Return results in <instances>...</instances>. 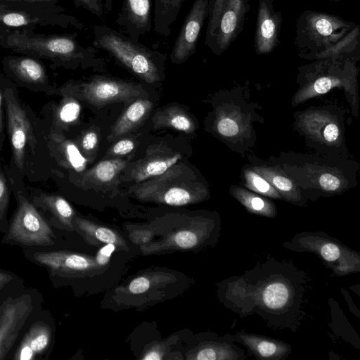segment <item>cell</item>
Returning <instances> with one entry per match:
<instances>
[{"mask_svg": "<svg viewBox=\"0 0 360 360\" xmlns=\"http://www.w3.org/2000/svg\"><path fill=\"white\" fill-rule=\"evenodd\" d=\"M150 286V279L146 276H139L134 278L128 285V290L133 294L146 292Z\"/></svg>", "mask_w": 360, "mask_h": 360, "instance_id": "cell-37", "label": "cell"}, {"mask_svg": "<svg viewBox=\"0 0 360 360\" xmlns=\"http://www.w3.org/2000/svg\"><path fill=\"white\" fill-rule=\"evenodd\" d=\"M274 0H258L254 46L257 55L272 53L279 44L282 13L274 8Z\"/></svg>", "mask_w": 360, "mask_h": 360, "instance_id": "cell-20", "label": "cell"}, {"mask_svg": "<svg viewBox=\"0 0 360 360\" xmlns=\"http://www.w3.org/2000/svg\"><path fill=\"white\" fill-rule=\"evenodd\" d=\"M356 25L337 15L311 10L302 12L295 24L297 56L313 60L316 55L342 39Z\"/></svg>", "mask_w": 360, "mask_h": 360, "instance_id": "cell-9", "label": "cell"}, {"mask_svg": "<svg viewBox=\"0 0 360 360\" xmlns=\"http://www.w3.org/2000/svg\"><path fill=\"white\" fill-rule=\"evenodd\" d=\"M30 16L20 13L7 10L0 5V22L11 27H20L34 22Z\"/></svg>", "mask_w": 360, "mask_h": 360, "instance_id": "cell-36", "label": "cell"}, {"mask_svg": "<svg viewBox=\"0 0 360 360\" xmlns=\"http://www.w3.org/2000/svg\"><path fill=\"white\" fill-rule=\"evenodd\" d=\"M4 100L5 129L11 159L4 166L13 195L25 190V179L37 182L51 178L48 146L49 125L20 97L17 86L0 77Z\"/></svg>", "mask_w": 360, "mask_h": 360, "instance_id": "cell-2", "label": "cell"}, {"mask_svg": "<svg viewBox=\"0 0 360 360\" xmlns=\"http://www.w3.org/2000/svg\"><path fill=\"white\" fill-rule=\"evenodd\" d=\"M153 122L157 127H169L188 134L193 133L196 128L193 119L177 106H169L158 111Z\"/></svg>", "mask_w": 360, "mask_h": 360, "instance_id": "cell-31", "label": "cell"}, {"mask_svg": "<svg viewBox=\"0 0 360 360\" xmlns=\"http://www.w3.org/2000/svg\"><path fill=\"white\" fill-rule=\"evenodd\" d=\"M360 58L329 57L311 60L297 68L296 82L298 89L292 98L295 107L314 97L328 93L333 89L344 91L353 115L358 114L359 96L357 66Z\"/></svg>", "mask_w": 360, "mask_h": 360, "instance_id": "cell-5", "label": "cell"}, {"mask_svg": "<svg viewBox=\"0 0 360 360\" xmlns=\"http://www.w3.org/2000/svg\"><path fill=\"white\" fill-rule=\"evenodd\" d=\"M307 200L342 195L357 184L360 165L346 158L292 151L271 156Z\"/></svg>", "mask_w": 360, "mask_h": 360, "instance_id": "cell-3", "label": "cell"}, {"mask_svg": "<svg viewBox=\"0 0 360 360\" xmlns=\"http://www.w3.org/2000/svg\"><path fill=\"white\" fill-rule=\"evenodd\" d=\"M17 206L4 233L2 244L23 248H42L56 244L51 225L30 200L27 188L13 195Z\"/></svg>", "mask_w": 360, "mask_h": 360, "instance_id": "cell-11", "label": "cell"}, {"mask_svg": "<svg viewBox=\"0 0 360 360\" xmlns=\"http://www.w3.org/2000/svg\"><path fill=\"white\" fill-rule=\"evenodd\" d=\"M282 245L296 252L314 253L336 276L360 271V253L322 231H304Z\"/></svg>", "mask_w": 360, "mask_h": 360, "instance_id": "cell-10", "label": "cell"}, {"mask_svg": "<svg viewBox=\"0 0 360 360\" xmlns=\"http://www.w3.org/2000/svg\"><path fill=\"white\" fill-rule=\"evenodd\" d=\"M115 22L127 36L139 41L152 28L151 0H124Z\"/></svg>", "mask_w": 360, "mask_h": 360, "instance_id": "cell-24", "label": "cell"}, {"mask_svg": "<svg viewBox=\"0 0 360 360\" xmlns=\"http://www.w3.org/2000/svg\"><path fill=\"white\" fill-rule=\"evenodd\" d=\"M8 1H27V2H39V1H46L50 0H8Z\"/></svg>", "mask_w": 360, "mask_h": 360, "instance_id": "cell-45", "label": "cell"}, {"mask_svg": "<svg viewBox=\"0 0 360 360\" xmlns=\"http://www.w3.org/2000/svg\"><path fill=\"white\" fill-rule=\"evenodd\" d=\"M103 6L105 11L109 13L112 8V0H103Z\"/></svg>", "mask_w": 360, "mask_h": 360, "instance_id": "cell-44", "label": "cell"}, {"mask_svg": "<svg viewBox=\"0 0 360 360\" xmlns=\"http://www.w3.org/2000/svg\"><path fill=\"white\" fill-rule=\"evenodd\" d=\"M135 143L130 139H122L117 142L111 148L110 154L112 155H124L131 152Z\"/></svg>", "mask_w": 360, "mask_h": 360, "instance_id": "cell-40", "label": "cell"}, {"mask_svg": "<svg viewBox=\"0 0 360 360\" xmlns=\"http://www.w3.org/2000/svg\"><path fill=\"white\" fill-rule=\"evenodd\" d=\"M345 116L337 104L311 106L294 113L292 127L316 154L349 158Z\"/></svg>", "mask_w": 360, "mask_h": 360, "instance_id": "cell-7", "label": "cell"}, {"mask_svg": "<svg viewBox=\"0 0 360 360\" xmlns=\"http://www.w3.org/2000/svg\"><path fill=\"white\" fill-rule=\"evenodd\" d=\"M248 165L266 179L281 195L283 200L299 207H304L307 200L296 184L271 156L263 160L255 154L248 153Z\"/></svg>", "mask_w": 360, "mask_h": 360, "instance_id": "cell-19", "label": "cell"}, {"mask_svg": "<svg viewBox=\"0 0 360 360\" xmlns=\"http://www.w3.org/2000/svg\"><path fill=\"white\" fill-rule=\"evenodd\" d=\"M93 46L107 51L117 61L144 82L161 79L166 57L106 25L94 27Z\"/></svg>", "mask_w": 360, "mask_h": 360, "instance_id": "cell-8", "label": "cell"}, {"mask_svg": "<svg viewBox=\"0 0 360 360\" xmlns=\"http://www.w3.org/2000/svg\"><path fill=\"white\" fill-rule=\"evenodd\" d=\"M23 283L13 271L0 268V300L22 290Z\"/></svg>", "mask_w": 360, "mask_h": 360, "instance_id": "cell-35", "label": "cell"}, {"mask_svg": "<svg viewBox=\"0 0 360 360\" xmlns=\"http://www.w3.org/2000/svg\"><path fill=\"white\" fill-rule=\"evenodd\" d=\"M240 174V183L243 186L271 199L283 200L281 195L274 186L248 164L243 167Z\"/></svg>", "mask_w": 360, "mask_h": 360, "instance_id": "cell-33", "label": "cell"}, {"mask_svg": "<svg viewBox=\"0 0 360 360\" xmlns=\"http://www.w3.org/2000/svg\"><path fill=\"white\" fill-rule=\"evenodd\" d=\"M144 94L139 85L108 78H95L88 83H68L58 88L57 95H70L88 103L103 106L116 102H129Z\"/></svg>", "mask_w": 360, "mask_h": 360, "instance_id": "cell-15", "label": "cell"}, {"mask_svg": "<svg viewBox=\"0 0 360 360\" xmlns=\"http://www.w3.org/2000/svg\"><path fill=\"white\" fill-rule=\"evenodd\" d=\"M233 335L219 336L214 333H205L199 338L189 359L196 360H245L244 349L236 344Z\"/></svg>", "mask_w": 360, "mask_h": 360, "instance_id": "cell-22", "label": "cell"}, {"mask_svg": "<svg viewBox=\"0 0 360 360\" xmlns=\"http://www.w3.org/2000/svg\"><path fill=\"white\" fill-rule=\"evenodd\" d=\"M7 44L15 51L44 58L65 67L91 61L96 52L95 47L84 48L69 36L32 37L15 33L8 37Z\"/></svg>", "mask_w": 360, "mask_h": 360, "instance_id": "cell-13", "label": "cell"}, {"mask_svg": "<svg viewBox=\"0 0 360 360\" xmlns=\"http://www.w3.org/2000/svg\"><path fill=\"white\" fill-rule=\"evenodd\" d=\"M242 345L260 360H285L292 352L291 345L283 340L263 335L240 330L233 335Z\"/></svg>", "mask_w": 360, "mask_h": 360, "instance_id": "cell-25", "label": "cell"}, {"mask_svg": "<svg viewBox=\"0 0 360 360\" xmlns=\"http://www.w3.org/2000/svg\"><path fill=\"white\" fill-rule=\"evenodd\" d=\"M210 0H195L176 39L170 54L174 64L187 60L196 50L201 30L207 17Z\"/></svg>", "mask_w": 360, "mask_h": 360, "instance_id": "cell-18", "label": "cell"}, {"mask_svg": "<svg viewBox=\"0 0 360 360\" xmlns=\"http://www.w3.org/2000/svg\"><path fill=\"white\" fill-rule=\"evenodd\" d=\"M55 326L49 315L40 312L29 324L15 347L13 360H46L54 340Z\"/></svg>", "mask_w": 360, "mask_h": 360, "instance_id": "cell-16", "label": "cell"}, {"mask_svg": "<svg viewBox=\"0 0 360 360\" xmlns=\"http://www.w3.org/2000/svg\"><path fill=\"white\" fill-rule=\"evenodd\" d=\"M11 192V186L0 158V232L3 234L8 228L7 215Z\"/></svg>", "mask_w": 360, "mask_h": 360, "instance_id": "cell-34", "label": "cell"}, {"mask_svg": "<svg viewBox=\"0 0 360 360\" xmlns=\"http://www.w3.org/2000/svg\"><path fill=\"white\" fill-rule=\"evenodd\" d=\"M58 102L49 101L41 110V117L51 130L65 135V131L75 124L81 113V105L75 97L63 95Z\"/></svg>", "mask_w": 360, "mask_h": 360, "instance_id": "cell-26", "label": "cell"}, {"mask_svg": "<svg viewBox=\"0 0 360 360\" xmlns=\"http://www.w3.org/2000/svg\"><path fill=\"white\" fill-rule=\"evenodd\" d=\"M129 193L143 201L171 206L198 203L210 198L207 181L184 162L176 163L155 177L136 183Z\"/></svg>", "mask_w": 360, "mask_h": 360, "instance_id": "cell-6", "label": "cell"}, {"mask_svg": "<svg viewBox=\"0 0 360 360\" xmlns=\"http://www.w3.org/2000/svg\"><path fill=\"white\" fill-rule=\"evenodd\" d=\"M127 163L126 160L121 159L101 161L91 169L83 172L75 184L82 188L110 185L125 168Z\"/></svg>", "mask_w": 360, "mask_h": 360, "instance_id": "cell-28", "label": "cell"}, {"mask_svg": "<svg viewBox=\"0 0 360 360\" xmlns=\"http://www.w3.org/2000/svg\"><path fill=\"white\" fill-rule=\"evenodd\" d=\"M250 0H210L205 44L220 56L243 30Z\"/></svg>", "mask_w": 360, "mask_h": 360, "instance_id": "cell-14", "label": "cell"}, {"mask_svg": "<svg viewBox=\"0 0 360 360\" xmlns=\"http://www.w3.org/2000/svg\"><path fill=\"white\" fill-rule=\"evenodd\" d=\"M153 103L148 99H136L120 116L114 124L109 139L112 140L127 134L141 122L151 111Z\"/></svg>", "mask_w": 360, "mask_h": 360, "instance_id": "cell-29", "label": "cell"}, {"mask_svg": "<svg viewBox=\"0 0 360 360\" xmlns=\"http://www.w3.org/2000/svg\"><path fill=\"white\" fill-rule=\"evenodd\" d=\"M327 1L338 2V1H343V0H327Z\"/></svg>", "mask_w": 360, "mask_h": 360, "instance_id": "cell-46", "label": "cell"}, {"mask_svg": "<svg viewBox=\"0 0 360 360\" xmlns=\"http://www.w3.org/2000/svg\"><path fill=\"white\" fill-rule=\"evenodd\" d=\"M186 0H155L153 30L167 37L171 34V26L176 20Z\"/></svg>", "mask_w": 360, "mask_h": 360, "instance_id": "cell-30", "label": "cell"}, {"mask_svg": "<svg viewBox=\"0 0 360 360\" xmlns=\"http://www.w3.org/2000/svg\"><path fill=\"white\" fill-rule=\"evenodd\" d=\"M97 143L98 136L94 131H86L79 140L80 148L86 153L94 150Z\"/></svg>", "mask_w": 360, "mask_h": 360, "instance_id": "cell-39", "label": "cell"}, {"mask_svg": "<svg viewBox=\"0 0 360 360\" xmlns=\"http://www.w3.org/2000/svg\"><path fill=\"white\" fill-rule=\"evenodd\" d=\"M73 225L75 230L79 231L88 239L91 238L94 241L105 244L112 243L115 245H122L124 243L122 238L112 229L97 225L76 215L73 219Z\"/></svg>", "mask_w": 360, "mask_h": 360, "instance_id": "cell-32", "label": "cell"}, {"mask_svg": "<svg viewBox=\"0 0 360 360\" xmlns=\"http://www.w3.org/2000/svg\"><path fill=\"white\" fill-rule=\"evenodd\" d=\"M8 79L16 86L46 95H57L58 88L50 84L47 72L38 60L29 57H13L4 61Z\"/></svg>", "mask_w": 360, "mask_h": 360, "instance_id": "cell-17", "label": "cell"}, {"mask_svg": "<svg viewBox=\"0 0 360 360\" xmlns=\"http://www.w3.org/2000/svg\"><path fill=\"white\" fill-rule=\"evenodd\" d=\"M41 302V294L31 288L0 300V360L11 359L17 341L40 312Z\"/></svg>", "mask_w": 360, "mask_h": 360, "instance_id": "cell-12", "label": "cell"}, {"mask_svg": "<svg viewBox=\"0 0 360 360\" xmlns=\"http://www.w3.org/2000/svg\"><path fill=\"white\" fill-rule=\"evenodd\" d=\"M181 158L182 155L177 151L166 146H155L134 165L128 177L135 184L142 182L163 174Z\"/></svg>", "mask_w": 360, "mask_h": 360, "instance_id": "cell-23", "label": "cell"}, {"mask_svg": "<svg viewBox=\"0 0 360 360\" xmlns=\"http://www.w3.org/2000/svg\"><path fill=\"white\" fill-rule=\"evenodd\" d=\"M27 195L51 226L65 231H75L74 210L68 200L60 195L40 188L27 187Z\"/></svg>", "mask_w": 360, "mask_h": 360, "instance_id": "cell-21", "label": "cell"}, {"mask_svg": "<svg viewBox=\"0 0 360 360\" xmlns=\"http://www.w3.org/2000/svg\"><path fill=\"white\" fill-rule=\"evenodd\" d=\"M4 100L0 85V150H2L6 141Z\"/></svg>", "mask_w": 360, "mask_h": 360, "instance_id": "cell-42", "label": "cell"}, {"mask_svg": "<svg viewBox=\"0 0 360 360\" xmlns=\"http://www.w3.org/2000/svg\"><path fill=\"white\" fill-rule=\"evenodd\" d=\"M115 250V245L112 243L105 244L103 248H101L95 258L96 264L98 266H103L107 264L110 260L112 253Z\"/></svg>", "mask_w": 360, "mask_h": 360, "instance_id": "cell-41", "label": "cell"}, {"mask_svg": "<svg viewBox=\"0 0 360 360\" xmlns=\"http://www.w3.org/2000/svg\"><path fill=\"white\" fill-rule=\"evenodd\" d=\"M307 282L304 271L268 257L242 274L219 282L217 296L241 318L257 315L268 327L296 332L304 315Z\"/></svg>", "mask_w": 360, "mask_h": 360, "instance_id": "cell-1", "label": "cell"}, {"mask_svg": "<svg viewBox=\"0 0 360 360\" xmlns=\"http://www.w3.org/2000/svg\"><path fill=\"white\" fill-rule=\"evenodd\" d=\"M162 352L159 350L156 349H152L148 350L142 359L144 360H159L162 359Z\"/></svg>", "mask_w": 360, "mask_h": 360, "instance_id": "cell-43", "label": "cell"}, {"mask_svg": "<svg viewBox=\"0 0 360 360\" xmlns=\"http://www.w3.org/2000/svg\"><path fill=\"white\" fill-rule=\"evenodd\" d=\"M229 193L252 214L267 218H275L277 216V207L268 197L238 184L231 185L229 187Z\"/></svg>", "mask_w": 360, "mask_h": 360, "instance_id": "cell-27", "label": "cell"}, {"mask_svg": "<svg viewBox=\"0 0 360 360\" xmlns=\"http://www.w3.org/2000/svg\"><path fill=\"white\" fill-rule=\"evenodd\" d=\"M259 105L251 101L249 88L238 86L219 94L214 106L212 129L232 151L243 156L255 146V122L264 124Z\"/></svg>", "mask_w": 360, "mask_h": 360, "instance_id": "cell-4", "label": "cell"}, {"mask_svg": "<svg viewBox=\"0 0 360 360\" xmlns=\"http://www.w3.org/2000/svg\"><path fill=\"white\" fill-rule=\"evenodd\" d=\"M77 6H82L97 17H101L103 12V0H76Z\"/></svg>", "mask_w": 360, "mask_h": 360, "instance_id": "cell-38", "label": "cell"}]
</instances>
